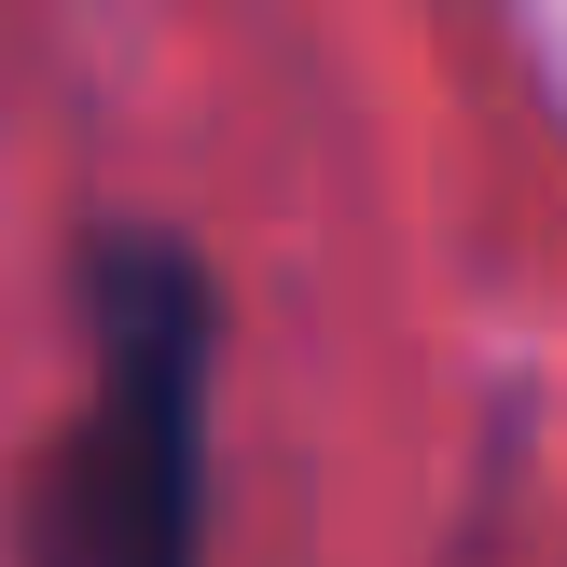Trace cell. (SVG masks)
<instances>
[{
  "instance_id": "obj_1",
  "label": "cell",
  "mask_w": 567,
  "mask_h": 567,
  "mask_svg": "<svg viewBox=\"0 0 567 567\" xmlns=\"http://www.w3.org/2000/svg\"><path fill=\"white\" fill-rule=\"evenodd\" d=\"M83 415L42 471V567H208L221 305L181 236H111L83 277Z\"/></svg>"
}]
</instances>
